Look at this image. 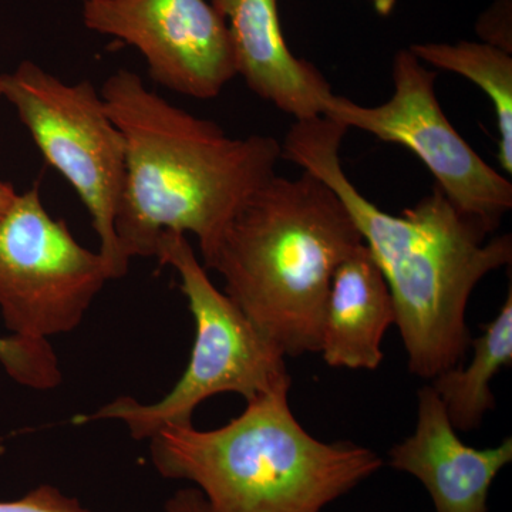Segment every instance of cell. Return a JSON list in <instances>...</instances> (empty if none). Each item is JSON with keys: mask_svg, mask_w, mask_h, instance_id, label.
Masks as SVG:
<instances>
[{"mask_svg": "<svg viewBox=\"0 0 512 512\" xmlns=\"http://www.w3.org/2000/svg\"><path fill=\"white\" fill-rule=\"evenodd\" d=\"M348 128L328 117L295 121L282 157L323 181L340 198L386 279L409 369L431 379L463 365L471 345L468 299L481 279L511 264V235L488 239L477 221L434 188L400 215L367 200L342 167Z\"/></svg>", "mask_w": 512, "mask_h": 512, "instance_id": "6da1fadb", "label": "cell"}, {"mask_svg": "<svg viewBox=\"0 0 512 512\" xmlns=\"http://www.w3.org/2000/svg\"><path fill=\"white\" fill-rule=\"evenodd\" d=\"M100 93L126 141V185L114 232L128 262L156 256L165 232L195 235L200 249L207 247L284 158L274 137H229L128 70L111 74Z\"/></svg>", "mask_w": 512, "mask_h": 512, "instance_id": "7a4b0ae2", "label": "cell"}, {"mask_svg": "<svg viewBox=\"0 0 512 512\" xmlns=\"http://www.w3.org/2000/svg\"><path fill=\"white\" fill-rule=\"evenodd\" d=\"M363 244L343 202L319 178L274 175L225 222L202 266L285 356L319 353L333 274Z\"/></svg>", "mask_w": 512, "mask_h": 512, "instance_id": "3957f363", "label": "cell"}, {"mask_svg": "<svg viewBox=\"0 0 512 512\" xmlns=\"http://www.w3.org/2000/svg\"><path fill=\"white\" fill-rule=\"evenodd\" d=\"M288 396L279 390L251 400L220 429L161 427L150 439L151 460L161 476L197 485L210 512H322L383 460L350 441L315 439Z\"/></svg>", "mask_w": 512, "mask_h": 512, "instance_id": "277c9868", "label": "cell"}, {"mask_svg": "<svg viewBox=\"0 0 512 512\" xmlns=\"http://www.w3.org/2000/svg\"><path fill=\"white\" fill-rule=\"evenodd\" d=\"M156 258L180 275L181 291L194 318L195 339L187 369L160 402L143 404L133 397H120L96 413L74 417V424L120 420L134 439L150 440L168 424H191L195 409L215 394L237 393L251 402L291 390L284 353L215 288L184 234L165 232Z\"/></svg>", "mask_w": 512, "mask_h": 512, "instance_id": "5b68a950", "label": "cell"}, {"mask_svg": "<svg viewBox=\"0 0 512 512\" xmlns=\"http://www.w3.org/2000/svg\"><path fill=\"white\" fill-rule=\"evenodd\" d=\"M2 96L18 111L46 163L72 185L92 217L114 278L128 272L114 220L126 185V141L89 80L67 84L25 60L2 74Z\"/></svg>", "mask_w": 512, "mask_h": 512, "instance_id": "8992f818", "label": "cell"}, {"mask_svg": "<svg viewBox=\"0 0 512 512\" xmlns=\"http://www.w3.org/2000/svg\"><path fill=\"white\" fill-rule=\"evenodd\" d=\"M111 279L100 251L82 247L46 211L39 185L0 217V311L13 336L49 342L73 332Z\"/></svg>", "mask_w": 512, "mask_h": 512, "instance_id": "52a82bcc", "label": "cell"}, {"mask_svg": "<svg viewBox=\"0 0 512 512\" xmlns=\"http://www.w3.org/2000/svg\"><path fill=\"white\" fill-rule=\"evenodd\" d=\"M393 96L366 107L333 94L323 117L412 151L433 174L447 200L493 234L512 208V184L485 163L447 119L427 69L410 49L393 59Z\"/></svg>", "mask_w": 512, "mask_h": 512, "instance_id": "ba28073f", "label": "cell"}, {"mask_svg": "<svg viewBox=\"0 0 512 512\" xmlns=\"http://www.w3.org/2000/svg\"><path fill=\"white\" fill-rule=\"evenodd\" d=\"M84 26L144 56L171 92L214 99L235 76L228 30L210 0H83Z\"/></svg>", "mask_w": 512, "mask_h": 512, "instance_id": "9c48e42d", "label": "cell"}, {"mask_svg": "<svg viewBox=\"0 0 512 512\" xmlns=\"http://www.w3.org/2000/svg\"><path fill=\"white\" fill-rule=\"evenodd\" d=\"M389 458L390 466L423 483L436 512H487L491 484L512 461V440L484 450L467 446L430 384L419 392L416 430Z\"/></svg>", "mask_w": 512, "mask_h": 512, "instance_id": "30bf717a", "label": "cell"}, {"mask_svg": "<svg viewBox=\"0 0 512 512\" xmlns=\"http://www.w3.org/2000/svg\"><path fill=\"white\" fill-rule=\"evenodd\" d=\"M227 26L235 70L252 93L295 121L322 117L332 87L293 56L281 28L278 0H210Z\"/></svg>", "mask_w": 512, "mask_h": 512, "instance_id": "8fae6325", "label": "cell"}, {"mask_svg": "<svg viewBox=\"0 0 512 512\" xmlns=\"http://www.w3.org/2000/svg\"><path fill=\"white\" fill-rule=\"evenodd\" d=\"M394 323L389 286L363 242L333 274L319 353L330 367L375 370L383 362L384 335Z\"/></svg>", "mask_w": 512, "mask_h": 512, "instance_id": "7c38bea8", "label": "cell"}, {"mask_svg": "<svg viewBox=\"0 0 512 512\" xmlns=\"http://www.w3.org/2000/svg\"><path fill=\"white\" fill-rule=\"evenodd\" d=\"M474 349L470 365L451 367L434 377L431 387L439 394L448 419L456 430H473L495 407L490 382L503 367L512 363V291L500 312L471 340Z\"/></svg>", "mask_w": 512, "mask_h": 512, "instance_id": "4fadbf2b", "label": "cell"}, {"mask_svg": "<svg viewBox=\"0 0 512 512\" xmlns=\"http://www.w3.org/2000/svg\"><path fill=\"white\" fill-rule=\"evenodd\" d=\"M421 63L460 74L480 87L497 117L498 163L512 174V57L490 43H419L410 47Z\"/></svg>", "mask_w": 512, "mask_h": 512, "instance_id": "5bb4252c", "label": "cell"}, {"mask_svg": "<svg viewBox=\"0 0 512 512\" xmlns=\"http://www.w3.org/2000/svg\"><path fill=\"white\" fill-rule=\"evenodd\" d=\"M0 363L13 380L32 389H53L62 382L49 342H30L13 335L0 338Z\"/></svg>", "mask_w": 512, "mask_h": 512, "instance_id": "9a60e30c", "label": "cell"}, {"mask_svg": "<svg viewBox=\"0 0 512 512\" xmlns=\"http://www.w3.org/2000/svg\"><path fill=\"white\" fill-rule=\"evenodd\" d=\"M0 512H90L76 498L52 487L39 485L19 500L0 501Z\"/></svg>", "mask_w": 512, "mask_h": 512, "instance_id": "2e32d148", "label": "cell"}, {"mask_svg": "<svg viewBox=\"0 0 512 512\" xmlns=\"http://www.w3.org/2000/svg\"><path fill=\"white\" fill-rule=\"evenodd\" d=\"M165 512H210V510L204 495L198 488H185L167 501Z\"/></svg>", "mask_w": 512, "mask_h": 512, "instance_id": "e0dca14e", "label": "cell"}, {"mask_svg": "<svg viewBox=\"0 0 512 512\" xmlns=\"http://www.w3.org/2000/svg\"><path fill=\"white\" fill-rule=\"evenodd\" d=\"M16 197H18V192L13 188V185L0 181V217L12 207Z\"/></svg>", "mask_w": 512, "mask_h": 512, "instance_id": "ac0fdd59", "label": "cell"}, {"mask_svg": "<svg viewBox=\"0 0 512 512\" xmlns=\"http://www.w3.org/2000/svg\"><path fill=\"white\" fill-rule=\"evenodd\" d=\"M0 96H2V74H0Z\"/></svg>", "mask_w": 512, "mask_h": 512, "instance_id": "d6986e66", "label": "cell"}]
</instances>
